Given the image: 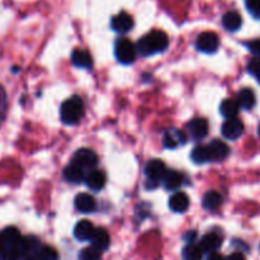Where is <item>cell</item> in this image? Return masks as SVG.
Returning a JSON list of instances; mask_svg holds the SVG:
<instances>
[{"mask_svg":"<svg viewBox=\"0 0 260 260\" xmlns=\"http://www.w3.org/2000/svg\"><path fill=\"white\" fill-rule=\"evenodd\" d=\"M168 46H169V38L167 33L162 30H152L137 42L136 48L140 55L147 57L162 52L167 50Z\"/></svg>","mask_w":260,"mask_h":260,"instance_id":"obj_1","label":"cell"},{"mask_svg":"<svg viewBox=\"0 0 260 260\" xmlns=\"http://www.w3.org/2000/svg\"><path fill=\"white\" fill-rule=\"evenodd\" d=\"M20 236L17 228L4 229L0 234V243H2V250H0V258L2 259H20Z\"/></svg>","mask_w":260,"mask_h":260,"instance_id":"obj_2","label":"cell"},{"mask_svg":"<svg viewBox=\"0 0 260 260\" xmlns=\"http://www.w3.org/2000/svg\"><path fill=\"white\" fill-rule=\"evenodd\" d=\"M61 121L65 124H76L84 116V102L80 96L75 95L62 103L60 108Z\"/></svg>","mask_w":260,"mask_h":260,"instance_id":"obj_3","label":"cell"},{"mask_svg":"<svg viewBox=\"0 0 260 260\" xmlns=\"http://www.w3.org/2000/svg\"><path fill=\"white\" fill-rule=\"evenodd\" d=\"M114 55L117 60L123 65H129L135 61L137 55V48L127 38H118L114 45Z\"/></svg>","mask_w":260,"mask_h":260,"instance_id":"obj_4","label":"cell"},{"mask_svg":"<svg viewBox=\"0 0 260 260\" xmlns=\"http://www.w3.org/2000/svg\"><path fill=\"white\" fill-rule=\"evenodd\" d=\"M220 40L218 36L213 32H203L198 36L196 41V47L203 53H213L218 50Z\"/></svg>","mask_w":260,"mask_h":260,"instance_id":"obj_5","label":"cell"},{"mask_svg":"<svg viewBox=\"0 0 260 260\" xmlns=\"http://www.w3.org/2000/svg\"><path fill=\"white\" fill-rule=\"evenodd\" d=\"M41 243L36 236H24L20 240V259H36L41 249Z\"/></svg>","mask_w":260,"mask_h":260,"instance_id":"obj_6","label":"cell"},{"mask_svg":"<svg viewBox=\"0 0 260 260\" xmlns=\"http://www.w3.org/2000/svg\"><path fill=\"white\" fill-rule=\"evenodd\" d=\"M73 161L80 165L83 169H93L98 164V155L90 149H79L74 154Z\"/></svg>","mask_w":260,"mask_h":260,"instance_id":"obj_7","label":"cell"},{"mask_svg":"<svg viewBox=\"0 0 260 260\" xmlns=\"http://www.w3.org/2000/svg\"><path fill=\"white\" fill-rule=\"evenodd\" d=\"M244 132V124L239 118L234 117V118H226L223 122L222 127H221V134L225 139L228 140H236L243 135Z\"/></svg>","mask_w":260,"mask_h":260,"instance_id":"obj_8","label":"cell"},{"mask_svg":"<svg viewBox=\"0 0 260 260\" xmlns=\"http://www.w3.org/2000/svg\"><path fill=\"white\" fill-rule=\"evenodd\" d=\"M187 129L189 136L192 137L194 141H201V140H203L208 135L207 119L201 118V117L192 119V121L187 124Z\"/></svg>","mask_w":260,"mask_h":260,"instance_id":"obj_9","label":"cell"},{"mask_svg":"<svg viewBox=\"0 0 260 260\" xmlns=\"http://www.w3.org/2000/svg\"><path fill=\"white\" fill-rule=\"evenodd\" d=\"M168 170L164 162L157 159L150 160L146 164V167H145V174H146L147 179L156 183L162 182V178H164Z\"/></svg>","mask_w":260,"mask_h":260,"instance_id":"obj_10","label":"cell"},{"mask_svg":"<svg viewBox=\"0 0 260 260\" xmlns=\"http://www.w3.org/2000/svg\"><path fill=\"white\" fill-rule=\"evenodd\" d=\"M134 18L126 12H121L114 15L111 20V27L117 33H127L134 28Z\"/></svg>","mask_w":260,"mask_h":260,"instance_id":"obj_11","label":"cell"},{"mask_svg":"<svg viewBox=\"0 0 260 260\" xmlns=\"http://www.w3.org/2000/svg\"><path fill=\"white\" fill-rule=\"evenodd\" d=\"M208 146V151H210L211 161H221V160L226 159L230 154V149L225 142L220 141V140H213Z\"/></svg>","mask_w":260,"mask_h":260,"instance_id":"obj_12","label":"cell"},{"mask_svg":"<svg viewBox=\"0 0 260 260\" xmlns=\"http://www.w3.org/2000/svg\"><path fill=\"white\" fill-rule=\"evenodd\" d=\"M187 142V136L183 131L179 129H169L165 132L164 140H162V145L167 149H175V147L184 145Z\"/></svg>","mask_w":260,"mask_h":260,"instance_id":"obj_13","label":"cell"},{"mask_svg":"<svg viewBox=\"0 0 260 260\" xmlns=\"http://www.w3.org/2000/svg\"><path fill=\"white\" fill-rule=\"evenodd\" d=\"M63 178L66 182L73 183V184H79L83 180H85V169L78 165L76 162H71L63 170Z\"/></svg>","mask_w":260,"mask_h":260,"instance_id":"obj_14","label":"cell"},{"mask_svg":"<svg viewBox=\"0 0 260 260\" xmlns=\"http://www.w3.org/2000/svg\"><path fill=\"white\" fill-rule=\"evenodd\" d=\"M221 244H222V238H221L218 234L210 233L201 239V241L198 245L201 246V249H202L203 253L211 254V253H213V251L217 250V249L221 246Z\"/></svg>","mask_w":260,"mask_h":260,"instance_id":"obj_15","label":"cell"},{"mask_svg":"<svg viewBox=\"0 0 260 260\" xmlns=\"http://www.w3.org/2000/svg\"><path fill=\"white\" fill-rule=\"evenodd\" d=\"M94 231H95V228L93 226V223L88 220H83L76 223L75 229H74V236L79 241H90Z\"/></svg>","mask_w":260,"mask_h":260,"instance_id":"obj_16","label":"cell"},{"mask_svg":"<svg viewBox=\"0 0 260 260\" xmlns=\"http://www.w3.org/2000/svg\"><path fill=\"white\" fill-rule=\"evenodd\" d=\"M75 208L81 213H90L95 211L96 202L88 193H80L75 197Z\"/></svg>","mask_w":260,"mask_h":260,"instance_id":"obj_17","label":"cell"},{"mask_svg":"<svg viewBox=\"0 0 260 260\" xmlns=\"http://www.w3.org/2000/svg\"><path fill=\"white\" fill-rule=\"evenodd\" d=\"M169 207L174 212H185L189 207V197L184 192H177L169 198Z\"/></svg>","mask_w":260,"mask_h":260,"instance_id":"obj_18","label":"cell"},{"mask_svg":"<svg viewBox=\"0 0 260 260\" xmlns=\"http://www.w3.org/2000/svg\"><path fill=\"white\" fill-rule=\"evenodd\" d=\"M106 174L102 170H91L85 178V183L88 188H90L91 190H95V192L101 190L106 185Z\"/></svg>","mask_w":260,"mask_h":260,"instance_id":"obj_19","label":"cell"},{"mask_svg":"<svg viewBox=\"0 0 260 260\" xmlns=\"http://www.w3.org/2000/svg\"><path fill=\"white\" fill-rule=\"evenodd\" d=\"M71 62L74 66L80 69H90L93 66V60L89 52L84 50H74L71 53Z\"/></svg>","mask_w":260,"mask_h":260,"instance_id":"obj_20","label":"cell"},{"mask_svg":"<svg viewBox=\"0 0 260 260\" xmlns=\"http://www.w3.org/2000/svg\"><path fill=\"white\" fill-rule=\"evenodd\" d=\"M222 24L226 30L229 32H236L240 29L241 24H243V18L238 12H228L222 17Z\"/></svg>","mask_w":260,"mask_h":260,"instance_id":"obj_21","label":"cell"},{"mask_svg":"<svg viewBox=\"0 0 260 260\" xmlns=\"http://www.w3.org/2000/svg\"><path fill=\"white\" fill-rule=\"evenodd\" d=\"M162 184L168 190L179 189L183 184V175L175 170H169L162 178Z\"/></svg>","mask_w":260,"mask_h":260,"instance_id":"obj_22","label":"cell"},{"mask_svg":"<svg viewBox=\"0 0 260 260\" xmlns=\"http://www.w3.org/2000/svg\"><path fill=\"white\" fill-rule=\"evenodd\" d=\"M90 241L91 245H93L94 248L99 249L101 251H104L108 249L111 239H109L108 233H107L106 230H103V229H95V231H94L93 234V238L90 239Z\"/></svg>","mask_w":260,"mask_h":260,"instance_id":"obj_23","label":"cell"},{"mask_svg":"<svg viewBox=\"0 0 260 260\" xmlns=\"http://www.w3.org/2000/svg\"><path fill=\"white\" fill-rule=\"evenodd\" d=\"M255 102V94H254V91L251 89L243 88L238 93V103L240 104V108L249 111V109L254 108Z\"/></svg>","mask_w":260,"mask_h":260,"instance_id":"obj_24","label":"cell"},{"mask_svg":"<svg viewBox=\"0 0 260 260\" xmlns=\"http://www.w3.org/2000/svg\"><path fill=\"white\" fill-rule=\"evenodd\" d=\"M222 202L223 198L220 193L216 192V190H210V192H207L203 196L202 206L206 210H216V208H218L222 205Z\"/></svg>","mask_w":260,"mask_h":260,"instance_id":"obj_25","label":"cell"},{"mask_svg":"<svg viewBox=\"0 0 260 260\" xmlns=\"http://www.w3.org/2000/svg\"><path fill=\"white\" fill-rule=\"evenodd\" d=\"M239 111H240V104L234 99H226L220 106V112L225 118H234L238 116Z\"/></svg>","mask_w":260,"mask_h":260,"instance_id":"obj_26","label":"cell"},{"mask_svg":"<svg viewBox=\"0 0 260 260\" xmlns=\"http://www.w3.org/2000/svg\"><path fill=\"white\" fill-rule=\"evenodd\" d=\"M190 159L196 164H205V162L211 161L210 151H208L207 145H200V146L194 147V150L190 154Z\"/></svg>","mask_w":260,"mask_h":260,"instance_id":"obj_27","label":"cell"},{"mask_svg":"<svg viewBox=\"0 0 260 260\" xmlns=\"http://www.w3.org/2000/svg\"><path fill=\"white\" fill-rule=\"evenodd\" d=\"M205 255V253L202 251L200 245H196V244L189 243L184 249H183V258L187 260H197L202 259V256Z\"/></svg>","mask_w":260,"mask_h":260,"instance_id":"obj_28","label":"cell"},{"mask_svg":"<svg viewBox=\"0 0 260 260\" xmlns=\"http://www.w3.org/2000/svg\"><path fill=\"white\" fill-rule=\"evenodd\" d=\"M102 253H103V251H101L99 249L94 248V246L91 245L90 248L84 249L80 253V255H79V258L83 260H96L101 258Z\"/></svg>","mask_w":260,"mask_h":260,"instance_id":"obj_29","label":"cell"},{"mask_svg":"<svg viewBox=\"0 0 260 260\" xmlns=\"http://www.w3.org/2000/svg\"><path fill=\"white\" fill-rule=\"evenodd\" d=\"M58 255L56 253L55 249L50 248V246H41L40 251L37 254V258L36 259H41V260H53L57 259Z\"/></svg>","mask_w":260,"mask_h":260,"instance_id":"obj_30","label":"cell"},{"mask_svg":"<svg viewBox=\"0 0 260 260\" xmlns=\"http://www.w3.org/2000/svg\"><path fill=\"white\" fill-rule=\"evenodd\" d=\"M245 5L254 18H260V0H245Z\"/></svg>","mask_w":260,"mask_h":260,"instance_id":"obj_31","label":"cell"},{"mask_svg":"<svg viewBox=\"0 0 260 260\" xmlns=\"http://www.w3.org/2000/svg\"><path fill=\"white\" fill-rule=\"evenodd\" d=\"M248 71L249 74H251L253 76H255L256 79L260 76V57L253 58V60L249 61L248 63Z\"/></svg>","mask_w":260,"mask_h":260,"instance_id":"obj_32","label":"cell"},{"mask_svg":"<svg viewBox=\"0 0 260 260\" xmlns=\"http://www.w3.org/2000/svg\"><path fill=\"white\" fill-rule=\"evenodd\" d=\"M7 112V94H5L4 88L0 85V123L3 122Z\"/></svg>","mask_w":260,"mask_h":260,"instance_id":"obj_33","label":"cell"},{"mask_svg":"<svg viewBox=\"0 0 260 260\" xmlns=\"http://www.w3.org/2000/svg\"><path fill=\"white\" fill-rule=\"evenodd\" d=\"M246 47L249 48V51H250L253 55L259 56L260 57V38L259 40H254L246 43Z\"/></svg>","mask_w":260,"mask_h":260,"instance_id":"obj_34","label":"cell"},{"mask_svg":"<svg viewBox=\"0 0 260 260\" xmlns=\"http://www.w3.org/2000/svg\"><path fill=\"white\" fill-rule=\"evenodd\" d=\"M196 238H197V233L196 231H188L187 234H184V236H183V239H184L185 241H188V243H193V241L196 240Z\"/></svg>","mask_w":260,"mask_h":260,"instance_id":"obj_35","label":"cell"},{"mask_svg":"<svg viewBox=\"0 0 260 260\" xmlns=\"http://www.w3.org/2000/svg\"><path fill=\"white\" fill-rule=\"evenodd\" d=\"M229 258H231V259H245V255H244L243 253H240V251H236V253H233V254H230V255H229Z\"/></svg>","mask_w":260,"mask_h":260,"instance_id":"obj_36","label":"cell"},{"mask_svg":"<svg viewBox=\"0 0 260 260\" xmlns=\"http://www.w3.org/2000/svg\"><path fill=\"white\" fill-rule=\"evenodd\" d=\"M208 259H210V260H212V259H222V255H221V254H217V253H215V251H213V253L208 254Z\"/></svg>","mask_w":260,"mask_h":260,"instance_id":"obj_37","label":"cell"},{"mask_svg":"<svg viewBox=\"0 0 260 260\" xmlns=\"http://www.w3.org/2000/svg\"><path fill=\"white\" fill-rule=\"evenodd\" d=\"M258 134H259V137H260V126H259V128H258Z\"/></svg>","mask_w":260,"mask_h":260,"instance_id":"obj_38","label":"cell"},{"mask_svg":"<svg viewBox=\"0 0 260 260\" xmlns=\"http://www.w3.org/2000/svg\"><path fill=\"white\" fill-rule=\"evenodd\" d=\"M0 250H2V243H0Z\"/></svg>","mask_w":260,"mask_h":260,"instance_id":"obj_39","label":"cell"},{"mask_svg":"<svg viewBox=\"0 0 260 260\" xmlns=\"http://www.w3.org/2000/svg\"><path fill=\"white\" fill-rule=\"evenodd\" d=\"M258 80H259V83H260V76H259V78H258Z\"/></svg>","mask_w":260,"mask_h":260,"instance_id":"obj_40","label":"cell"}]
</instances>
